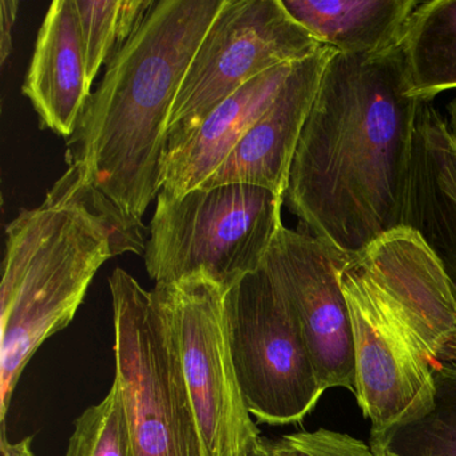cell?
Wrapping results in <instances>:
<instances>
[{"instance_id": "4", "label": "cell", "mask_w": 456, "mask_h": 456, "mask_svg": "<svg viewBox=\"0 0 456 456\" xmlns=\"http://www.w3.org/2000/svg\"><path fill=\"white\" fill-rule=\"evenodd\" d=\"M114 360L134 456H208L167 306L124 269L109 279Z\"/></svg>"}, {"instance_id": "17", "label": "cell", "mask_w": 456, "mask_h": 456, "mask_svg": "<svg viewBox=\"0 0 456 456\" xmlns=\"http://www.w3.org/2000/svg\"><path fill=\"white\" fill-rule=\"evenodd\" d=\"M436 395L428 415L408 424L389 440L394 456H456V364L434 368Z\"/></svg>"}, {"instance_id": "18", "label": "cell", "mask_w": 456, "mask_h": 456, "mask_svg": "<svg viewBox=\"0 0 456 456\" xmlns=\"http://www.w3.org/2000/svg\"><path fill=\"white\" fill-rule=\"evenodd\" d=\"M65 456H134L129 420L116 383L74 421Z\"/></svg>"}, {"instance_id": "14", "label": "cell", "mask_w": 456, "mask_h": 456, "mask_svg": "<svg viewBox=\"0 0 456 456\" xmlns=\"http://www.w3.org/2000/svg\"><path fill=\"white\" fill-rule=\"evenodd\" d=\"M320 45L348 55L378 54L399 44L418 0H281Z\"/></svg>"}, {"instance_id": "20", "label": "cell", "mask_w": 456, "mask_h": 456, "mask_svg": "<svg viewBox=\"0 0 456 456\" xmlns=\"http://www.w3.org/2000/svg\"><path fill=\"white\" fill-rule=\"evenodd\" d=\"M20 4L18 0L0 2V63L4 65L12 52V30Z\"/></svg>"}, {"instance_id": "23", "label": "cell", "mask_w": 456, "mask_h": 456, "mask_svg": "<svg viewBox=\"0 0 456 456\" xmlns=\"http://www.w3.org/2000/svg\"><path fill=\"white\" fill-rule=\"evenodd\" d=\"M383 456H394V455H391V453H384Z\"/></svg>"}, {"instance_id": "21", "label": "cell", "mask_w": 456, "mask_h": 456, "mask_svg": "<svg viewBox=\"0 0 456 456\" xmlns=\"http://www.w3.org/2000/svg\"><path fill=\"white\" fill-rule=\"evenodd\" d=\"M2 439H0V456H36L33 443L34 436H28L25 439L12 442L7 437L6 428H2Z\"/></svg>"}, {"instance_id": "10", "label": "cell", "mask_w": 456, "mask_h": 456, "mask_svg": "<svg viewBox=\"0 0 456 456\" xmlns=\"http://www.w3.org/2000/svg\"><path fill=\"white\" fill-rule=\"evenodd\" d=\"M348 261L308 232L282 226L263 263L297 314L324 392L336 387L354 392V336L341 287Z\"/></svg>"}, {"instance_id": "9", "label": "cell", "mask_w": 456, "mask_h": 456, "mask_svg": "<svg viewBox=\"0 0 456 456\" xmlns=\"http://www.w3.org/2000/svg\"><path fill=\"white\" fill-rule=\"evenodd\" d=\"M172 320L208 456H249L260 429L245 403L229 344L228 289L205 273L156 284Z\"/></svg>"}, {"instance_id": "13", "label": "cell", "mask_w": 456, "mask_h": 456, "mask_svg": "<svg viewBox=\"0 0 456 456\" xmlns=\"http://www.w3.org/2000/svg\"><path fill=\"white\" fill-rule=\"evenodd\" d=\"M296 63L261 74L221 102L175 151L165 157L161 191L181 197L200 188L268 110Z\"/></svg>"}, {"instance_id": "22", "label": "cell", "mask_w": 456, "mask_h": 456, "mask_svg": "<svg viewBox=\"0 0 456 456\" xmlns=\"http://www.w3.org/2000/svg\"><path fill=\"white\" fill-rule=\"evenodd\" d=\"M445 121H447L448 132L456 146V98L448 103Z\"/></svg>"}, {"instance_id": "8", "label": "cell", "mask_w": 456, "mask_h": 456, "mask_svg": "<svg viewBox=\"0 0 456 456\" xmlns=\"http://www.w3.org/2000/svg\"><path fill=\"white\" fill-rule=\"evenodd\" d=\"M322 47L288 14L281 0H225L175 98L165 157L248 82L272 69L305 60Z\"/></svg>"}, {"instance_id": "12", "label": "cell", "mask_w": 456, "mask_h": 456, "mask_svg": "<svg viewBox=\"0 0 456 456\" xmlns=\"http://www.w3.org/2000/svg\"><path fill=\"white\" fill-rule=\"evenodd\" d=\"M92 86L74 0H55L39 28L23 94L38 114L41 127L71 138Z\"/></svg>"}, {"instance_id": "15", "label": "cell", "mask_w": 456, "mask_h": 456, "mask_svg": "<svg viewBox=\"0 0 456 456\" xmlns=\"http://www.w3.org/2000/svg\"><path fill=\"white\" fill-rule=\"evenodd\" d=\"M408 93L420 102L456 89V0L421 2L400 39Z\"/></svg>"}, {"instance_id": "5", "label": "cell", "mask_w": 456, "mask_h": 456, "mask_svg": "<svg viewBox=\"0 0 456 456\" xmlns=\"http://www.w3.org/2000/svg\"><path fill=\"white\" fill-rule=\"evenodd\" d=\"M284 197L247 183L165 191L146 242L145 265L156 284L205 273L229 289L263 265L282 228Z\"/></svg>"}, {"instance_id": "11", "label": "cell", "mask_w": 456, "mask_h": 456, "mask_svg": "<svg viewBox=\"0 0 456 456\" xmlns=\"http://www.w3.org/2000/svg\"><path fill=\"white\" fill-rule=\"evenodd\" d=\"M335 50L298 61L268 110L200 188L247 183L284 197L289 170L320 81Z\"/></svg>"}, {"instance_id": "2", "label": "cell", "mask_w": 456, "mask_h": 456, "mask_svg": "<svg viewBox=\"0 0 456 456\" xmlns=\"http://www.w3.org/2000/svg\"><path fill=\"white\" fill-rule=\"evenodd\" d=\"M225 0H159L111 58L69 140L68 172L142 221L162 188L167 129L197 49Z\"/></svg>"}, {"instance_id": "3", "label": "cell", "mask_w": 456, "mask_h": 456, "mask_svg": "<svg viewBox=\"0 0 456 456\" xmlns=\"http://www.w3.org/2000/svg\"><path fill=\"white\" fill-rule=\"evenodd\" d=\"M142 229L82 200L52 191L6 228L0 284V423L6 428L15 388L45 341L69 327L101 266L145 255Z\"/></svg>"}, {"instance_id": "16", "label": "cell", "mask_w": 456, "mask_h": 456, "mask_svg": "<svg viewBox=\"0 0 456 456\" xmlns=\"http://www.w3.org/2000/svg\"><path fill=\"white\" fill-rule=\"evenodd\" d=\"M154 4V0H74L90 84L140 30Z\"/></svg>"}, {"instance_id": "1", "label": "cell", "mask_w": 456, "mask_h": 456, "mask_svg": "<svg viewBox=\"0 0 456 456\" xmlns=\"http://www.w3.org/2000/svg\"><path fill=\"white\" fill-rule=\"evenodd\" d=\"M420 103L408 93L400 42L332 55L284 194L300 229L354 258L404 228Z\"/></svg>"}, {"instance_id": "7", "label": "cell", "mask_w": 456, "mask_h": 456, "mask_svg": "<svg viewBox=\"0 0 456 456\" xmlns=\"http://www.w3.org/2000/svg\"><path fill=\"white\" fill-rule=\"evenodd\" d=\"M229 344L248 410L269 426L298 424L324 389L300 320L279 282L261 265L229 288Z\"/></svg>"}, {"instance_id": "19", "label": "cell", "mask_w": 456, "mask_h": 456, "mask_svg": "<svg viewBox=\"0 0 456 456\" xmlns=\"http://www.w3.org/2000/svg\"><path fill=\"white\" fill-rule=\"evenodd\" d=\"M271 448L274 456H376L362 440L327 428L285 435Z\"/></svg>"}, {"instance_id": "6", "label": "cell", "mask_w": 456, "mask_h": 456, "mask_svg": "<svg viewBox=\"0 0 456 456\" xmlns=\"http://www.w3.org/2000/svg\"><path fill=\"white\" fill-rule=\"evenodd\" d=\"M341 287L354 336V394L370 420V450L383 456L399 429L434 408V362L370 249L349 258Z\"/></svg>"}]
</instances>
